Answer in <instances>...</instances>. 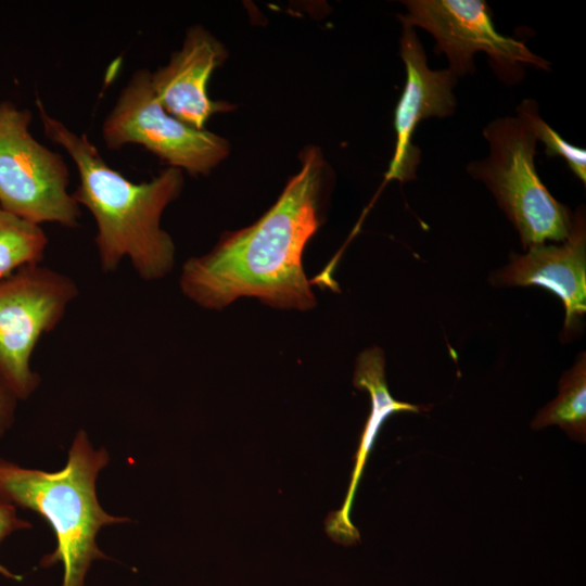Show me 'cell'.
I'll return each mask as SVG.
<instances>
[{
    "label": "cell",
    "mask_w": 586,
    "mask_h": 586,
    "mask_svg": "<svg viewBox=\"0 0 586 586\" xmlns=\"http://www.w3.org/2000/svg\"><path fill=\"white\" fill-rule=\"evenodd\" d=\"M102 138L111 150L141 145L191 176L209 174L230 151L224 137L170 115L158 101L146 68L137 69L119 92L103 122Z\"/></svg>",
    "instance_id": "cell-6"
},
{
    "label": "cell",
    "mask_w": 586,
    "mask_h": 586,
    "mask_svg": "<svg viewBox=\"0 0 586 586\" xmlns=\"http://www.w3.org/2000/svg\"><path fill=\"white\" fill-rule=\"evenodd\" d=\"M324 171L320 150L305 149L298 173L258 220L225 232L208 253L183 264L181 292L211 310L245 296L277 309H313L317 301L303 253L320 225Z\"/></svg>",
    "instance_id": "cell-1"
},
{
    "label": "cell",
    "mask_w": 586,
    "mask_h": 586,
    "mask_svg": "<svg viewBox=\"0 0 586 586\" xmlns=\"http://www.w3.org/2000/svg\"><path fill=\"white\" fill-rule=\"evenodd\" d=\"M47 245L41 226L0 208V281L25 266L40 264Z\"/></svg>",
    "instance_id": "cell-14"
},
{
    "label": "cell",
    "mask_w": 586,
    "mask_h": 586,
    "mask_svg": "<svg viewBox=\"0 0 586 586\" xmlns=\"http://www.w3.org/2000/svg\"><path fill=\"white\" fill-rule=\"evenodd\" d=\"M30 527L29 522L17 515L15 506L0 499V544L12 533ZM0 573L10 578H18L2 565H0Z\"/></svg>",
    "instance_id": "cell-16"
},
{
    "label": "cell",
    "mask_w": 586,
    "mask_h": 586,
    "mask_svg": "<svg viewBox=\"0 0 586 586\" xmlns=\"http://www.w3.org/2000/svg\"><path fill=\"white\" fill-rule=\"evenodd\" d=\"M17 397L0 371V438L14 422Z\"/></svg>",
    "instance_id": "cell-17"
},
{
    "label": "cell",
    "mask_w": 586,
    "mask_h": 586,
    "mask_svg": "<svg viewBox=\"0 0 586 586\" xmlns=\"http://www.w3.org/2000/svg\"><path fill=\"white\" fill-rule=\"evenodd\" d=\"M399 54L406 80L394 111L395 149L385 181H410L417 178L421 151L412 143L418 125L428 118L454 114L457 100L454 88L458 78L448 69H431L415 27L402 23Z\"/></svg>",
    "instance_id": "cell-9"
},
{
    "label": "cell",
    "mask_w": 586,
    "mask_h": 586,
    "mask_svg": "<svg viewBox=\"0 0 586 586\" xmlns=\"http://www.w3.org/2000/svg\"><path fill=\"white\" fill-rule=\"evenodd\" d=\"M353 383L358 390H366L371 398V411L366 421L355 457L349 487L342 508L329 514L326 521L328 535L336 543L352 545L359 540V533L351 522L349 512L368 455L384 421L400 411L420 412L425 407L398 402L391 395L385 379V358L378 346L362 351L355 364Z\"/></svg>",
    "instance_id": "cell-12"
},
{
    "label": "cell",
    "mask_w": 586,
    "mask_h": 586,
    "mask_svg": "<svg viewBox=\"0 0 586 586\" xmlns=\"http://www.w3.org/2000/svg\"><path fill=\"white\" fill-rule=\"evenodd\" d=\"M570 235L560 244H539L510 262L489 278L496 286H542L563 304L561 337L571 340L586 313V219L585 208L573 214Z\"/></svg>",
    "instance_id": "cell-10"
},
{
    "label": "cell",
    "mask_w": 586,
    "mask_h": 586,
    "mask_svg": "<svg viewBox=\"0 0 586 586\" xmlns=\"http://www.w3.org/2000/svg\"><path fill=\"white\" fill-rule=\"evenodd\" d=\"M489 155L470 162L469 175L494 195L527 250L570 235L573 213L540 180L534 156L537 140L518 117H498L483 129Z\"/></svg>",
    "instance_id": "cell-4"
},
{
    "label": "cell",
    "mask_w": 586,
    "mask_h": 586,
    "mask_svg": "<svg viewBox=\"0 0 586 586\" xmlns=\"http://www.w3.org/2000/svg\"><path fill=\"white\" fill-rule=\"evenodd\" d=\"M77 295L72 278L40 264L0 281V371L18 400L40 384L30 366L37 343L56 328Z\"/></svg>",
    "instance_id": "cell-7"
},
{
    "label": "cell",
    "mask_w": 586,
    "mask_h": 586,
    "mask_svg": "<svg viewBox=\"0 0 586 586\" xmlns=\"http://www.w3.org/2000/svg\"><path fill=\"white\" fill-rule=\"evenodd\" d=\"M518 118L528 128L535 139L544 143L548 156H561L571 171L586 183V151L566 142L540 116L536 101L523 100L517 107Z\"/></svg>",
    "instance_id": "cell-15"
},
{
    "label": "cell",
    "mask_w": 586,
    "mask_h": 586,
    "mask_svg": "<svg viewBox=\"0 0 586 586\" xmlns=\"http://www.w3.org/2000/svg\"><path fill=\"white\" fill-rule=\"evenodd\" d=\"M36 105L47 138L62 146L77 167L79 184L73 196L94 218L102 270L114 271L128 258L143 280L168 275L176 249L161 218L182 191L183 171L168 167L150 181L132 182L106 164L85 133L51 116L38 97Z\"/></svg>",
    "instance_id": "cell-2"
},
{
    "label": "cell",
    "mask_w": 586,
    "mask_h": 586,
    "mask_svg": "<svg viewBox=\"0 0 586 586\" xmlns=\"http://www.w3.org/2000/svg\"><path fill=\"white\" fill-rule=\"evenodd\" d=\"M109 462V453L94 449L85 430L76 433L60 471L25 468L0 458V499L49 523L56 546L41 565L62 562V586H84L92 561L107 558L97 545L98 533L105 525L129 521L107 513L99 504L95 481Z\"/></svg>",
    "instance_id": "cell-3"
},
{
    "label": "cell",
    "mask_w": 586,
    "mask_h": 586,
    "mask_svg": "<svg viewBox=\"0 0 586 586\" xmlns=\"http://www.w3.org/2000/svg\"><path fill=\"white\" fill-rule=\"evenodd\" d=\"M226 58V48L208 30L200 25L189 28L180 50L151 73L154 92L164 109L200 130L205 129L212 115L232 110L231 104L214 101L207 92L213 72Z\"/></svg>",
    "instance_id": "cell-11"
},
{
    "label": "cell",
    "mask_w": 586,
    "mask_h": 586,
    "mask_svg": "<svg viewBox=\"0 0 586 586\" xmlns=\"http://www.w3.org/2000/svg\"><path fill=\"white\" fill-rule=\"evenodd\" d=\"M31 118L27 109L0 103V208L39 226L74 228L80 208L68 192L67 165L34 138Z\"/></svg>",
    "instance_id": "cell-5"
},
{
    "label": "cell",
    "mask_w": 586,
    "mask_h": 586,
    "mask_svg": "<svg viewBox=\"0 0 586 586\" xmlns=\"http://www.w3.org/2000/svg\"><path fill=\"white\" fill-rule=\"evenodd\" d=\"M559 425L571 438L586 440V354L582 352L574 366L559 381L558 396L538 411L531 426L535 430Z\"/></svg>",
    "instance_id": "cell-13"
},
{
    "label": "cell",
    "mask_w": 586,
    "mask_h": 586,
    "mask_svg": "<svg viewBox=\"0 0 586 586\" xmlns=\"http://www.w3.org/2000/svg\"><path fill=\"white\" fill-rule=\"evenodd\" d=\"M402 23L420 27L435 39L434 50L444 53L448 69L458 78L475 72L476 52L488 55L492 67L506 82H518L524 68L548 71L549 62L532 52L524 42L501 35L484 0H408Z\"/></svg>",
    "instance_id": "cell-8"
}]
</instances>
